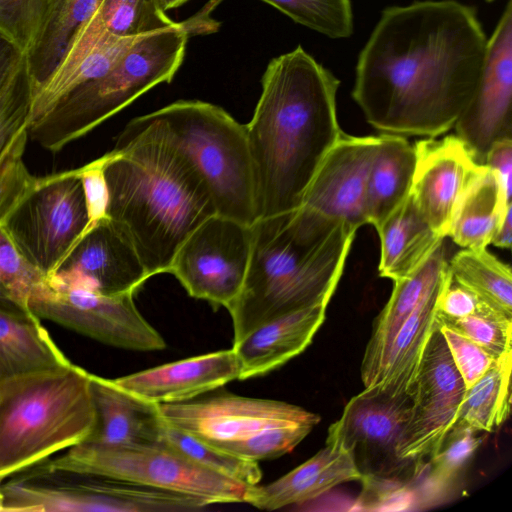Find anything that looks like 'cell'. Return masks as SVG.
<instances>
[{"label":"cell","mask_w":512,"mask_h":512,"mask_svg":"<svg viewBox=\"0 0 512 512\" xmlns=\"http://www.w3.org/2000/svg\"><path fill=\"white\" fill-rule=\"evenodd\" d=\"M156 113L202 177L216 213L252 225L257 216L246 125L199 100L177 101Z\"/></svg>","instance_id":"obj_7"},{"label":"cell","mask_w":512,"mask_h":512,"mask_svg":"<svg viewBox=\"0 0 512 512\" xmlns=\"http://www.w3.org/2000/svg\"><path fill=\"white\" fill-rule=\"evenodd\" d=\"M414 149L410 196L431 228L445 238L456 204L483 165L456 135L426 138L417 141Z\"/></svg>","instance_id":"obj_18"},{"label":"cell","mask_w":512,"mask_h":512,"mask_svg":"<svg viewBox=\"0 0 512 512\" xmlns=\"http://www.w3.org/2000/svg\"><path fill=\"white\" fill-rule=\"evenodd\" d=\"M251 229L246 276L227 308L233 343L284 314L328 306L357 232L304 206L257 219Z\"/></svg>","instance_id":"obj_4"},{"label":"cell","mask_w":512,"mask_h":512,"mask_svg":"<svg viewBox=\"0 0 512 512\" xmlns=\"http://www.w3.org/2000/svg\"><path fill=\"white\" fill-rule=\"evenodd\" d=\"M149 278L132 244L106 216L80 236L48 282L121 295L135 294Z\"/></svg>","instance_id":"obj_16"},{"label":"cell","mask_w":512,"mask_h":512,"mask_svg":"<svg viewBox=\"0 0 512 512\" xmlns=\"http://www.w3.org/2000/svg\"><path fill=\"white\" fill-rule=\"evenodd\" d=\"M476 430L454 425L436 451L429 457L426 480L428 492L439 494L446 490L468 464L482 442Z\"/></svg>","instance_id":"obj_37"},{"label":"cell","mask_w":512,"mask_h":512,"mask_svg":"<svg viewBox=\"0 0 512 512\" xmlns=\"http://www.w3.org/2000/svg\"><path fill=\"white\" fill-rule=\"evenodd\" d=\"M24 52L0 32V93L24 57Z\"/></svg>","instance_id":"obj_45"},{"label":"cell","mask_w":512,"mask_h":512,"mask_svg":"<svg viewBox=\"0 0 512 512\" xmlns=\"http://www.w3.org/2000/svg\"><path fill=\"white\" fill-rule=\"evenodd\" d=\"M512 239V205L508 206L502 214L495 229L491 244L496 247L509 249Z\"/></svg>","instance_id":"obj_46"},{"label":"cell","mask_w":512,"mask_h":512,"mask_svg":"<svg viewBox=\"0 0 512 512\" xmlns=\"http://www.w3.org/2000/svg\"><path fill=\"white\" fill-rule=\"evenodd\" d=\"M510 205L496 174L483 165L456 204L447 236L461 248H487Z\"/></svg>","instance_id":"obj_29"},{"label":"cell","mask_w":512,"mask_h":512,"mask_svg":"<svg viewBox=\"0 0 512 512\" xmlns=\"http://www.w3.org/2000/svg\"><path fill=\"white\" fill-rule=\"evenodd\" d=\"M40 0H0V32L24 53L35 30Z\"/></svg>","instance_id":"obj_41"},{"label":"cell","mask_w":512,"mask_h":512,"mask_svg":"<svg viewBox=\"0 0 512 512\" xmlns=\"http://www.w3.org/2000/svg\"><path fill=\"white\" fill-rule=\"evenodd\" d=\"M362 480L352 455L337 444L326 443L314 456L282 477L257 486L251 505L267 511L302 505L339 484Z\"/></svg>","instance_id":"obj_24"},{"label":"cell","mask_w":512,"mask_h":512,"mask_svg":"<svg viewBox=\"0 0 512 512\" xmlns=\"http://www.w3.org/2000/svg\"><path fill=\"white\" fill-rule=\"evenodd\" d=\"M235 352L221 350L113 379L130 394L152 404L180 403L239 379Z\"/></svg>","instance_id":"obj_19"},{"label":"cell","mask_w":512,"mask_h":512,"mask_svg":"<svg viewBox=\"0 0 512 512\" xmlns=\"http://www.w3.org/2000/svg\"><path fill=\"white\" fill-rule=\"evenodd\" d=\"M36 466L126 481L196 498L207 505H251L258 486L204 468L163 443L104 445L84 441Z\"/></svg>","instance_id":"obj_8"},{"label":"cell","mask_w":512,"mask_h":512,"mask_svg":"<svg viewBox=\"0 0 512 512\" xmlns=\"http://www.w3.org/2000/svg\"><path fill=\"white\" fill-rule=\"evenodd\" d=\"M88 223L85 192L77 168L35 177L1 227L19 253L48 277Z\"/></svg>","instance_id":"obj_9"},{"label":"cell","mask_w":512,"mask_h":512,"mask_svg":"<svg viewBox=\"0 0 512 512\" xmlns=\"http://www.w3.org/2000/svg\"><path fill=\"white\" fill-rule=\"evenodd\" d=\"M101 159L106 216L149 277L169 273L185 238L217 214L205 182L156 111L132 119Z\"/></svg>","instance_id":"obj_2"},{"label":"cell","mask_w":512,"mask_h":512,"mask_svg":"<svg viewBox=\"0 0 512 512\" xmlns=\"http://www.w3.org/2000/svg\"><path fill=\"white\" fill-rule=\"evenodd\" d=\"M340 81L301 46L273 58L246 125L257 219L301 207L322 160L344 133Z\"/></svg>","instance_id":"obj_3"},{"label":"cell","mask_w":512,"mask_h":512,"mask_svg":"<svg viewBox=\"0 0 512 512\" xmlns=\"http://www.w3.org/2000/svg\"><path fill=\"white\" fill-rule=\"evenodd\" d=\"M511 367L512 352L499 358L466 389L454 425L489 432L505 421L510 410Z\"/></svg>","instance_id":"obj_33"},{"label":"cell","mask_w":512,"mask_h":512,"mask_svg":"<svg viewBox=\"0 0 512 512\" xmlns=\"http://www.w3.org/2000/svg\"><path fill=\"white\" fill-rule=\"evenodd\" d=\"M449 272L444 244L413 273L394 281L390 298L374 322L362 363L364 387L376 385L388 365L391 348L400 328L421 302L445 279Z\"/></svg>","instance_id":"obj_20"},{"label":"cell","mask_w":512,"mask_h":512,"mask_svg":"<svg viewBox=\"0 0 512 512\" xmlns=\"http://www.w3.org/2000/svg\"><path fill=\"white\" fill-rule=\"evenodd\" d=\"M511 104L512 2L509 0L487 40L475 92L453 127L478 164L484 165L493 142L512 138Z\"/></svg>","instance_id":"obj_15"},{"label":"cell","mask_w":512,"mask_h":512,"mask_svg":"<svg viewBox=\"0 0 512 512\" xmlns=\"http://www.w3.org/2000/svg\"><path fill=\"white\" fill-rule=\"evenodd\" d=\"M90 373L71 361L0 382V484L90 438Z\"/></svg>","instance_id":"obj_5"},{"label":"cell","mask_w":512,"mask_h":512,"mask_svg":"<svg viewBox=\"0 0 512 512\" xmlns=\"http://www.w3.org/2000/svg\"><path fill=\"white\" fill-rule=\"evenodd\" d=\"M0 281L26 310L48 285V277L30 264L0 226ZM31 312V311H30Z\"/></svg>","instance_id":"obj_39"},{"label":"cell","mask_w":512,"mask_h":512,"mask_svg":"<svg viewBox=\"0 0 512 512\" xmlns=\"http://www.w3.org/2000/svg\"><path fill=\"white\" fill-rule=\"evenodd\" d=\"M480 303L473 292L455 282L449 273L438 294L435 315L461 318L474 313Z\"/></svg>","instance_id":"obj_42"},{"label":"cell","mask_w":512,"mask_h":512,"mask_svg":"<svg viewBox=\"0 0 512 512\" xmlns=\"http://www.w3.org/2000/svg\"><path fill=\"white\" fill-rule=\"evenodd\" d=\"M251 239V225L214 214L181 243L169 273L191 297L227 309L242 288Z\"/></svg>","instance_id":"obj_11"},{"label":"cell","mask_w":512,"mask_h":512,"mask_svg":"<svg viewBox=\"0 0 512 512\" xmlns=\"http://www.w3.org/2000/svg\"><path fill=\"white\" fill-rule=\"evenodd\" d=\"M136 38H120L108 33L94 14L74 38L54 72L34 90L29 125L73 89L109 71Z\"/></svg>","instance_id":"obj_21"},{"label":"cell","mask_w":512,"mask_h":512,"mask_svg":"<svg viewBox=\"0 0 512 512\" xmlns=\"http://www.w3.org/2000/svg\"><path fill=\"white\" fill-rule=\"evenodd\" d=\"M0 309L14 314H31L24 309L0 281Z\"/></svg>","instance_id":"obj_47"},{"label":"cell","mask_w":512,"mask_h":512,"mask_svg":"<svg viewBox=\"0 0 512 512\" xmlns=\"http://www.w3.org/2000/svg\"><path fill=\"white\" fill-rule=\"evenodd\" d=\"M223 0H209L195 15L185 20L189 36L215 32L220 23L210 13ZM298 24L332 39L347 38L353 33L351 0H262Z\"/></svg>","instance_id":"obj_30"},{"label":"cell","mask_w":512,"mask_h":512,"mask_svg":"<svg viewBox=\"0 0 512 512\" xmlns=\"http://www.w3.org/2000/svg\"><path fill=\"white\" fill-rule=\"evenodd\" d=\"M451 278L481 301L512 318V273L487 248H462L450 260Z\"/></svg>","instance_id":"obj_32"},{"label":"cell","mask_w":512,"mask_h":512,"mask_svg":"<svg viewBox=\"0 0 512 512\" xmlns=\"http://www.w3.org/2000/svg\"><path fill=\"white\" fill-rule=\"evenodd\" d=\"M160 443L174 449L198 465L236 481L257 485L262 478L258 462L237 456L202 441L164 420L161 426Z\"/></svg>","instance_id":"obj_35"},{"label":"cell","mask_w":512,"mask_h":512,"mask_svg":"<svg viewBox=\"0 0 512 512\" xmlns=\"http://www.w3.org/2000/svg\"><path fill=\"white\" fill-rule=\"evenodd\" d=\"M379 141V135L343 133L319 165L301 206L343 221L356 231L368 224L367 182Z\"/></svg>","instance_id":"obj_17"},{"label":"cell","mask_w":512,"mask_h":512,"mask_svg":"<svg viewBox=\"0 0 512 512\" xmlns=\"http://www.w3.org/2000/svg\"><path fill=\"white\" fill-rule=\"evenodd\" d=\"M0 512H2V498H1V495H0Z\"/></svg>","instance_id":"obj_49"},{"label":"cell","mask_w":512,"mask_h":512,"mask_svg":"<svg viewBox=\"0 0 512 512\" xmlns=\"http://www.w3.org/2000/svg\"><path fill=\"white\" fill-rule=\"evenodd\" d=\"M486 1H487V2H491V1H493V0H486Z\"/></svg>","instance_id":"obj_50"},{"label":"cell","mask_w":512,"mask_h":512,"mask_svg":"<svg viewBox=\"0 0 512 512\" xmlns=\"http://www.w3.org/2000/svg\"><path fill=\"white\" fill-rule=\"evenodd\" d=\"M96 426L86 441L104 445L160 443L162 418L157 404L119 387L113 379L90 373Z\"/></svg>","instance_id":"obj_23"},{"label":"cell","mask_w":512,"mask_h":512,"mask_svg":"<svg viewBox=\"0 0 512 512\" xmlns=\"http://www.w3.org/2000/svg\"><path fill=\"white\" fill-rule=\"evenodd\" d=\"M188 0H158L160 8L166 12L167 10L177 8Z\"/></svg>","instance_id":"obj_48"},{"label":"cell","mask_w":512,"mask_h":512,"mask_svg":"<svg viewBox=\"0 0 512 512\" xmlns=\"http://www.w3.org/2000/svg\"><path fill=\"white\" fill-rule=\"evenodd\" d=\"M157 406L166 423L227 452L265 430L316 426L321 420L318 414L284 401L227 392Z\"/></svg>","instance_id":"obj_13"},{"label":"cell","mask_w":512,"mask_h":512,"mask_svg":"<svg viewBox=\"0 0 512 512\" xmlns=\"http://www.w3.org/2000/svg\"><path fill=\"white\" fill-rule=\"evenodd\" d=\"M379 139L366 190L367 219L375 229L409 196L416 163L406 137L380 134Z\"/></svg>","instance_id":"obj_27"},{"label":"cell","mask_w":512,"mask_h":512,"mask_svg":"<svg viewBox=\"0 0 512 512\" xmlns=\"http://www.w3.org/2000/svg\"><path fill=\"white\" fill-rule=\"evenodd\" d=\"M326 308L315 305L284 314L233 343L240 366L239 380L263 376L301 354L322 326Z\"/></svg>","instance_id":"obj_22"},{"label":"cell","mask_w":512,"mask_h":512,"mask_svg":"<svg viewBox=\"0 0 512 512\" xmlns=\"http://www.w3.org/2000/svg\"><path fill=\"white\" fill-rule=\"evenodd\" d=\"M28 307L39 319L106 345L141 352L166 348L162 335L137 309L133 293L105 295L84 287H60L48 282Z\"/></svg>","instance_id":"obj_12"},{"label":"cell","mask_w":512,"mask_h":512,"mask_svg":"<svg viewBox=\"0 0 512 512\" xmlns=\"http://www.w3.org/2000/svg\"><path fill=\"white\" fill-rule=\"evenodd\" d=\"M411 404V392L392 395L376 385L365 387L329 427L326 443L337 444L352 455L363 484L402 485L405 478H418L425 464L403 461L397 455Z\"/></svg>","instance_id":"obj_10"},{"label":"cell","mask_w":512,"mask_h":512,"mask_svg":"<svg viewBox=\"0 0 512 512\" xmlns=\"http://www.w3.org/2000/svg\"><path fill=\"white\" fill-rule=\"evenodd\" d=\"M380 238L379 274L396 281L417 270L443 243L409 196L376 228Z\"/></svg>","instance_id":"obj_26"},{"label":"cell","mask_w":512,"mask_h":512,"mask_svg":"<svg viewBox=\"0 0 512 512\" xmlns=\"http://www.w3.org/2000/svg\"><path fill=\"white\" fill-rule=\"evenodd\" d=\"M448 275L449 272L408 317L396 335L385 373L376 384L389 394L410 392L423 349L434 327L437 297Z\"/></svg>","instance_id":"obj_31"},{"label":"cell","mask_w":512,"mask_h":512,"mask_svg":"<svg viewBox=\"0 0 512 512\" xmlns=\"http://www.w3.org/2000/svg\"><path fill=\"white\" fill-rule=\"evenodd\" d=\"M487 40L475 9L455 0L388 7L359 54L352 97L381 134L435 138L471 100Z\"/></svg>","instance_id":"obj_1"},{"label":"cell","mask_w":512,"mask_h":512,"mask_svg":"<svg viewBox=\"0 0 512 512\" xmlns=\"http://www.w3.org/2000/svg\"><path fill=\"white\" fill-rule=\"evenodd\" d=\"M484 165L498 177L505 202L512 203V138L493 142L485 155Z\"/></svg>","instance_id":"obj_44"},{"label":"cell","mask_w":512,"mask_h":512,"mask_svg":"<svg viewBox=\"0 0 512 512\" xmlns=\"http://www.w3.org/2000/svg\"><path fill=\"white\" fill-rule=\"evenodd\" d=\"M435 321L467 337L497 359L512 352V318L483 301L472 314L461 318L435 315Z\"/></svg>","instance_id":"obj_38"},{"label":"cell","mask_w":512,"mask_h":512,"mask_svg":"<svg viewBox=\"0 0 512 512\" xmlns=\"http://www.w3.org/2000/svg\"><path fill=\"white\" fill-rule=\"evenodd\" d=\"M465 391L435 321L410 389V414L397 445L401 460L424 465L453 427Z\"/></svg>","instance_id":"obj_14"},{"label":"cell","mask_w":512,"mask_h":512,"mask_svg":"<svg viewBox=\"0 0 512 512\" xmlns=\"http://www.w3.org/2000/svg\"><path fill=\"white\" fill-rule=\"evenodd\" d=\"M101 0H40L25 59L34 90L54 72L70 44L96 13Z\"/></svg>","instance_id":"obj_25"},{"label":"cell","mask_w":512,"mask_h":512,"mask_svg":"<svg viewBox=\"0 0 512 512\" xmlns=\"http://www.w3.org/2000/svg\"><path fill=\"white\" fill-rule=\"evenodd\" d=\"M95 14L108 33L120 38L183 26L166 15L158 0H101Z\"/></svg>","instance_id":"obj_36"},{"label":"cell","mask_w":512,"mask_h":512,"mask_svg":"<svg viewBox=\"0 0 512 512\" xmlns=\"http://www.w3.org/2000/svg\"><path fill=\"white\" fill-rule=\"evenodd\" d=\"M79 170L89 214L87 230L99 219L106 217L107 189L103 176L101 157L80 167Z\"/></svg>","instance_id":"obj_43"},{"label":"cell","mask_w":512,"mask_h":512,"mask_svg":"<svg viewBox=\"0 0 512 512\" xmlns=\"http://www.w3.org/2000/svg\"><path fill=\"white\" fill-rule=\"evenodd\" d=\"M188 38L184 23L137 37L109 71L73 89L30 124L29 137L50 152L62 150L154 86L171 82Z\"/></svg>","instance_id":"obj_6"},{"label":"cell","mask_w":512,"mask_h":512,"mask_svg":"<svg viewBox=\"0 0 512 512\" xmlns=\"http://www.w3.org/2000/svg\"><path fill=\"white\" fill-rule=\"evenodd\" d=\"M69 361L41 319L0 309V382Z\"/></svg>","instance_id":"obj_28"},{"label":"cell","mask_w":512,"mask_h":512,"mask_svg":"<svg viewBox=\"0 0 512 512\" xmlns=\"http://www.w3.org/2000/svg\"><path fill=\"white\" fill-rule=\"evenodd\" d=\"M438 327L446 341L452 360L464 381L466 389L480 379L499 359L455 330L439 324Z\"/></svg>","instance_id":"obj_40"},{"label":"cell","mask_w":512,"mask_h":512,"mask_svg":"<svg viewBox=\"0 0 512 512\" xmlns=\"http://www.w3.org/2000/svg\"><path fill=\"white\" fill-rule=\"evenodd\" d=\"M33 93L24 54L0 93V175L13 160L24 155Z\"/></svg>","instance_id":"obj_34"}]
</instances>
